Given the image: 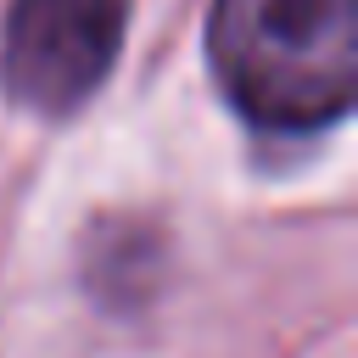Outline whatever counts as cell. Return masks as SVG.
Returning a JSON list of instances; mask_svg holds the SVG:
<instances>
[{
  "mask_svg": "<svg viewBox=\"0 0 358 358\" xmlns=\"http://www.w3.org/2000/svg\"><path fill=\"white\" fill-rule=\"evenodd\" d=\"M207 62L246 123L313 134L358 95V0H213Z\"/></svg>",
  "mask_w": 358,
  "mask_h": 358,
  "instance_id": "cell-1",
  "label": "cell"
},
{
  "mask_svg": "<svg viewBox=\"0 0 358 358\" xmlns=\"http://www.w3.org/2000/svg\"><path fill=\"white\" fill-rule=\"evenodd\" d=\"M129 0H11L0 34V84L17 106L67 117L117 62Z\"/></svg>",
  "mask_w": 358,
  "mask_h": 358,
  "instance_id": "cell-2",
  "label": "cell"
}]
</instances>
